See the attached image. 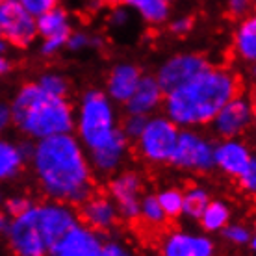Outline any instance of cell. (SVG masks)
<instances>
[{
  "label": "cell",
  "instance_id": "obj_1",
  "mask_svg": "<svg viewBox=\"0 0 256 256\" xmlns=\"http://www.w3.org/2000/svg\"><path fill=\"white\" fill-rule=\"evenodd\" d=\"M30 160L41 190L52 200L82 204L93 193V171L88 154L72 134L38 140L32 145Z\"/></svg>",
  "mask_w": 256,
  "mask_h": 256
},
{
  "label": "cell",
  "instance_id": "obj_2",
  "mask_svg": "<svg viewBox=\"0 0 256 256\" xmlns=\"http://www.w3.org/2000/svg\"><path fill=\"white\" fill-rule=\"evenodd\" d=\"M240 95V80L224 67H206L190 82L164 95L166 117L176 126L208 124L230 98Z\"/></svg>",
  "mask_w": 256,
  "mask_h": 256
},
{
  "label": "cell",
  "instance_id": "obj_3",
  "mask_svg": "<svg viewBox=\"0 0 256 256\" xmlns=\"http://www.w3.org/2000/svg\"><path fill=\"white\" fill-rule=\"evenodd\" d=\"M10 110L13 124L34 140L72 134L74 130V110L69 100L46 95L39 90L38 84L22 86Z\"/></svg>",
  "mask_w": 256,
  "mask_h": 256
},
{
  "label": "cell",
  "instance_id": "obj_4",
  "mask_svg": "<svg viewBox=\"0 0 256 256\" xmlns=\"http://www.w3.org/2000/svg\"><path fill=\"white\" fill-rule=\"evenodd\" d=\"M74 128L78 132L76 140L88 150L104 145L114 136L117 128V114L114 102L104 91L90 90L84 93L74 114Z\"/></svg>",
  "mask_w": 256,
  "mask_h": 256
},
{
  "label": "cell",
  "instance_id": "obj_5",
  "mask_svg": "<svg viewBox=\"0 0 256 256\" xmlns=\"http://www.w3.org/2000/svg\"><path fill=\"white\" fill-rule=\"evenodd\" d=\"M6 236L15 256H48L52 249L39 223L38 204H32L20 216L12 218Z\"/></svg>",
  "mask_w": 256,
  "mask_h": 256
},
{
  "label": "cell",
  "instance_id": "obj_6",
  "mask_svg": "<svg viewBox=\"0 0 256 256\" xmlns=\"http://www.w3.org/2000/svg\"><path fill=\"white\" fill-rule=\"evenodd\" d=\"M180 128L166 116L148 117L138 143V152L150 164H169L176 147Z\"/></svg>",
  "mask_w": 256,
  "mask_h": 256
},
{
  "label": "cell",
  "instance_id": "obj_7",
  "mask_svg": "<svg viewBox=\"0 0 256 256\" xmlns=\"http://www.w3.org/2000/svg\"><path fill=\"white\" fill-rule=\"evenodd\" d=\"M214 148H216V143L208 140L206 136L190 130V128L180 130L176 147H174L169 164H173L178 169H186V171H198V173L212 171L214 169Z\"/></svg>",
  "mask_w": 256,
  "mask_h": 256
},
{
  "label": "cell",
  "instance_id": "obj_8",
  "mask_svg": "<svg viewBox=\"0 0 256 256\" xmlns=\"http://www.w3.org/2000/svg\"><path fill=\"white\" fill-rule=\"evenodd\" d=\"M0 36L15 46H30L38 38L36 17L15 0H4L0 4Z\"/></svg>",
  "mask_w": 256,
  "mask_h": 256
},
{
  "label": "cell",
  "instance_id": "obj_9",
  "mask_svg": "<svg viewBox=\"0 0 256 256\" xmlns=\"http://www.w3.org/2000/svg\"><path fill=\"white\" fill-rule=\"evenodd\" d=\"M206 67H210V64L200 54H176V56L166 60L162 64L158 74L154 78L160 84L164 93H169V91L190 82L198 72H202Z\"/></svg>",
  "mask_w": 256,
  "mask_h": 256
},
{
  "label": "cell",
  "instance_id": "obj_10",
  "mask_svg": "<svg viewBox=\"0 0 256 256\" xmlns=\"http://www.w3.org/2000/svg\"><path fill=\"white\" fill-rule=\"evenodd\" d=\"M252 122V102L247 96L236 95L212 119L214 132L223 140L242 136Z\"/></svg>",
  "mask_w": 256,
  "mask_h": 256
},
{
  "label": "cell",
  "instance_id": "obj_11",
  "mask_svg": "<svg viewBox=\"0 0 256 256\" xmlns=\"http://www.w3.org/2000/svg\"><path fill=\"white\" fill-rule=\"evenodd\" d=\"M141 193L143 180L134 171H122L110 182V198L114 200L119 216L130 221L140 218Z\"/></svg>",
  "mask_w": 256,
  "mask_h": 256
},
{
  "label": "cell",
  "instance_id": "obj_12",
  "mask_svg": "<svg viewBox=\"0 0 256 256\" xmlns=\"http://www.w3.org/2000/svg\"><path fill=\"white\" fill-rule=\"evenodd\" d=\"M102 238L88 224L76 223L54 245L48 256H100Z\"/></svg>",
  "mask_w": 256,
  "mask_h": 256
},
{
  "label": "cell",
  "instance_id": "obj_13",
  "mask_svg": "<svg viewBox=\"0 0 256 256\" xmlns=\"http://www.w3.org/2000/svg\"><path fill=\"white\" fill-rule=\"evenodd\" d=\"M128 152V138L117 128L114 136L104 145L93 148L88 154L91 171H96L98 174H112L122 166Z\"/></svg>",
  "mask_w": 256,
  "mask_h": 256
},
{
  "label": "cell",
  "instance_id": "obj_14",
  "mask_svg": "<svg viewBox=\"0 0 256 256\" xmlns=\"http://www.w3.org/2000/svg\"><path fill=\"white\" fill-rule=\"evenodd\" d=\"M162 256H214V244L202 234L176 230L164 238Z\"/></svg>",
  "mask_w": 256,
  "mask_h": 256
},
{
  "label": "cell",
  "instance_id": "obj_15",
  "mask_svg": "<svg viewBox=\"0 0 256 256\" xmlns=\"http://www.w3.org/2000/svg\"><path fill=\"white\" fill-rule=\"evenodd\" d=\"M250 160H252V154L249 147L236 138L223 140L214 148V167H218L219 171L230 176H238L249 166Z\"/></svg>",
  "mask_w": 256,
  "mask_h": 256
},
{
  "label": "cell",
  "instance_id": "obj_16",
  "mask_svg": "<svg viewBox=\"0 0 256 256\" xmlns=\"http://www.w3.org/2000/svg\"><path fill=\"white\" fill-rule=\"evenodd\" d=\"M82 219L84 224H88L90 228L100 232L110 230L119 219L114 200L108 195H95L91 193L90 197L82 202Z\"/></svg>",
  "mask_w": 256,
  "mask_h": 256
},
{
  "label": "cell",
  "instance_id": "obj_17",
  "mask_svg": "<svg viewBox=\"0 0 256 256\" xmlns=\"http://www.w3.org/2000/svg\"><path fill=\"white\" fill-rule=\"evenodd\" d=\"M164 90L160 84L156 82L154 76H141L140 84L132 96L128 98L124 106H126V114H136V116L150 117L164 104Z\"/></svg>",
  "mask_w": 256,
  "mask_h": 256
},
{
  "label": "cell",
  "instance_id": "obj_18",
  "mask_svg": "<svg viewBox=\"0 0 256 256\" xmlns=\"http://www.w3.org/2000/svg\"><path fill=\"white\" fill-rule=\"evenodd\" d=\"M141 70L134 64H119L110 70L108 82H106V95L114 102L124 104L136 91L141 80Z\"/></svg>",
  "mask_w": 256,
  "mask_h": 256
},
{
  "label": "cell",
  "instance_id": "obj_19",
  "mask_svg": "<svg viewBox=\"0 0 256 256\" xmlns=\"http://www.w3.org/2000/svg\"><path fill=\"white\" fill-rule=\"evenodd\" d=\"M32 154V145H20L0 140V180L15 178L22 171L26 158Z\"/></svg>",
  "mask_w": 256,
  "mask_h": 256
},
{
  "label": "cell",
  "instance_id": "obj_20",
  "mask_svg": "<svg viewBox=\"0 0 256 256\" xmlns=\"http://www.w3.org/2000/svg\"><path fill=\"white\" fill-rule=\"evenodd\" d=\"M36 26H38V36L43 39L69 38V34L72 32V19L65 8L56 6L36 17Z\"/></svg>",
  "mask_w": 256,
  "mask_h": 256
},
{
  "label": "cell",
  "instance_id": "obj_21",
  "mask_svg": "<svg viewBox=\"0 0 256 256\" xmlns=\"http://www.w3.org/2000/svg\"><path fill=\"white\" fill-rule=\"evenodd\" d=\"M147 24H164L171 15V0H119Z\"/></svg>",
  "mask_w": 256,
  "mask_h": 256
},
{
  "label": "cell",
  "instance_id": "obj_22",
  "mask_svg": "<svg viewBox=\"0 0 256 256\" xmlns=\"http://www.w3.org/2000/svg\"><path fill=\"white\" fill-rule=\"evenodd\" d=\"M234 45L240 58L245 62H254L256 60V19L254 17H245L240 26L236 28L234 36Z\"/></svg>",
  "mask_w": 256,
  "mask_h": 256
},
{
  "label": "cell",
  "instance_id": "obj_23",
  "mask_svg": "<svg viewBox=\"0 0 256 256\" xmlns=\"http://www.w3.org/2000/svg\"><path fill=\"white\" fill-rule=\"evenodd\" d=\"M206 232H219L230 221V208L223 200H210L198 218Z\"/></svg>",
  "mask_w": 256,
  "mask_h": 256
},
{
  "label": "cell",
  "instance_id": "obj_24",
  "mask_svg": "<svg viewBox=\"0 0 256 256\" xmlns=\"http://www.w3.org/2000/svg\"><path fill=\"white\" fill-rule=\"evenodd\" d=\"M208 202H210V195H208L204 188H190L186 192H182V216L198 221L200 214H202V210L206 208Z\"/></svg>",
  "mask_w": 256,
  "mask_h": 256
},
{
  "label": "cell",
  "instance_id": "obj_25",
  "mask_svg": "<svg viewBox=\"0 0 256 256\" xmlns=\"http://www.w3.org/2000/svg\"><path fill=\"white\" fill-rule=\"evenodd\" d=\"M141 221H145L147 224H150L152 228H158L162 224L166 223L167 218L164 210H162L160 202H158V198L156 195H145V197H141V204H140V218Z\"/></svg>",
  "mask_w": 256,
  "mask_h": 256
},
{
  "label": "cell",
  "instance_id": "obj_26",
  "mask_svg": "<svg viewBox=\"0 0 256 256\" xmlns=\"http://www.w3.org/2000/svg\"><path fill=\"white\" fill-rule=\"evenodd\" d=\"M36 84H38V88L43 91V93H46V95H50V96L65 98L67 91H69L67 78L58 74V72H45V74L39 76V80Z\"/></svg>",
  "mask_w": 256,
  "mask_h": 256
},
{
  "label": "cell",
  "instance_id": "obj_27",
  "mask_svg": "<svg viewBox=\"0 0 256 256\" xmlns=\"http://www.w3.org/2000/svg\"><path fill=\"white\" fill-rule=\"evenodd\" d=\"M156 198H158V202H160L167 219H174L182 216V192L180 190H176V188L162 190L156 195Z\"/></svg>",
  "mask_w": 256,
  "mask_h": 256
},
{
  "label": "cell",
  "instance_id": "obj_28",
  "mask_svg": "<svg viewBox=\"0 0 256 256\" xmlns=\"http://www.w3.org/2000/svg\"><path fill=\"white\" fill-rule=\"evenodd\" d=\"M100 45V39L91 36L88 32H82V30H72L67 38V43L65 46L72 52H80V50H88V48H95V46Z\"/></svg>",
  "mask_w": 256,
  "mask_h": 256
},
{
  "label": "cell",
  "instance_id": "obj_29",
  "mask_svg": "<svg viewBox=\"0 0 256 256\" xmlns=\"http://www.w3.org/2000/svg\"><path fill=\"white\" fill-rule=\"evenodd\" d=\"M148 117L145 116H136V114H126V119L122 121L121 132L126 136L128 140H138L140 134L143 132V128L147 124Z\"/></svg>",
  "mask_w": 256,
  "mask_h": 256
},
{
  "label": "cell",
  "instance_id": "obj_30",
  "mask_svg": "<svg viewBox=\"0 0 256 256\" xmlns=\"http://www.w3.org/2000/svg\"><path fill=\"white\" fill-rule=\"evenodd\" d=\"M223 234H224V238L234 245H247L250 242V238H252V234H250V230L247 226L238 224V223L226 224L223 228Z\"/></svg>",
  "mask_w": 256,
  "mask_h": 256
},
{
  "label": "cell",
  "instance_id": "obj_31",
  "mask_svg": "<svg viewBox=\"0 0 256 256\" xmlns=\"http://www.w3.org/2000/svg\"><path fill=\"white\" fill-rule=\"evenodd\" d=\"M132 22V12L128 10L126 6H114L112 8V12L108 15V24L112 28H117V30H122V28H126L128 24Z\"/></svg>",
  "mask_w": 256,
  "mask_h": 256
},
{
  "label": "cell",
  "instance_id": "obj_32",
  "mask_svg": "<svg viewBox=\"0 0 256 256\" xmlns=\"http://www.w3.org/2000/svg\"><path fill=\"white\" fill-rule=\"evenodd\" d=\"M17 4L24 8L26 12L34 15V17H39L41 13L48 12L52 8L60 6V0H15Z\"/></svg>",
  "mask_w": 256,
  "mask_h": 256
},
{
  "label": "cell",
  "instance_id": "obj_33",
  "mask_svg": "<svg viewBox=\"0 0 256 256\" xmlns=\"http://www.w3.org/2000/svg\"><path fill=\"white\" fill-rule=\"evenodd\" d=\"M100 256H136L132 249L124 245L119 240H108L102 242V249H100Z\"/></svg>",
  "mask_w": 256,
  "mask_h": 256
},
{
  "label": "cell",
  "instance_id": "obj_34",
  "mask_svg": "<svg viewBox=\"0 0 256 256\" xmlns=\"http://www.w3.org/2000/svg\"><path fill=\"white\" fill-rule=\"evenodd\" d=\"M236 178L240 180V186L244 188L245 192H249V193L254 192L256 190V160L254 158L249 162V166L245 167Z\"/></svg>",
  "mask_w": 256,
  "mask_h": 256
},
{
  "label": "cell",
  "instance_id": "obj_35",
  "mask_svg": "<svg viewBox=\"0 0 256 256\" xmlns=\"http://www.w3.org/2000/svg\"><path fill=\"white\" fill-rule=\"evenodd\" d=\"M32 204H34V202H30L26 197H20V195H17V197L8 198L6 206H4V212H6V216H10V218H17V216H20L22 212L28 210Z\"/></svg>",
  "mask_w": 256,
  "mask_h": 256
},
{
  "label": "cell",
  "instance_id": "obj_36",
  "mask_svg": "<svg viewBox=\"0 0 256 256\" xmlns=\"http://www.w3.org/2000/svg\"><path fill=\"white\" fill-rule=\"evenodd\" d=\"M192 28H193V19L190 15H178V17H174L169 22V30L174 36H186V34L192 32Z\"/></svg>",
  "mask_w": 256,
  "mask_h": 256
},
{
  "label": "cell",
  "instance_id": "obj_37",
  "mask_svg": "<svg viewBox=\"0 0 256 256\" xmlns=\"http://www.w3.org/2000/svg\"><path fill=\"white\" fill-rule=\"evenodd\" d=\"M252 8V0H226V10L232 17H247Z\"/></svg>",
  "mask_w": 256,
  "mask_h": 256
},
{
  "label": "cell",
  "instance_id": "obj_38",
  "mask_svg": "<svg viewBox=\"0 0 256 256\" xmlns=\"http://www.w3.org/2000/svg\"><path fill=\"white\" fill-rule=\"evenodd\" d=\"M67 43V38H46L43 39V43H41V54H45V56H52V54H56L60 52L62 48L65 46Z\"/></svg>",
  "mask_w": 256,
  "mask_h": 256
},
{
  "label": "cell",
  "instance_id": "obj_39",
  "mask_svg": "<svg viewBox=\"0 0 256 256\" xmlns=\"http://www.w3.org/2000/svg\"><path fill=\"white\" fill-rule=\"evenodd\" d=\"M12 124V110L6 102H0V134H4V130Z\"/></svg>",
  "mask_w": 256,
  "mask_h": 256
},
{
  "label": "cell",
  "instance_id": "obj_40",
  "mask_svg": "<svg viewBox=\"0 0 256 256\" xmlns=\"http://www.w3.org/2000/svg\"><path fill=\"white\" fill-rule=\"evenodd\" d=\"M8 224H10V219H8L6 212L0 210V236H2V234H6Z\"/></svg>",
  "mask_w": 256,
  "mask_h": 256
},
{
  "label": "cell",
  "instance_id": "obj_41",
  "mask_svg": "<svg viewBox=\"0 0 256 256\" xmlns=\"http://www.w3.org/2000/svg\"><path fill=\"white\" fill-rule=\"evenodd\" d=\"M8 70H10V64H8V60L4 56H0V76L2 74H6Z\"/></svg>",
  "mask_w": 256,
  "mask_h": 256
},
{
  "label": "cell",
  "instance_id": "obj_42",
  "mask_svg": "<svg viewBox=\"0 0 256 256\" xmlns=\"http://www.w3.org/2000/svg\"><path fill=\"white\" fill-rule=\"evenodd\" d=\"M8 50V43H6V39L2 38V36H0V56H2V54H4V52Z\"/></svg>",
  "mask_w": 256,
  "mask_h": 256
}]
</instances>
